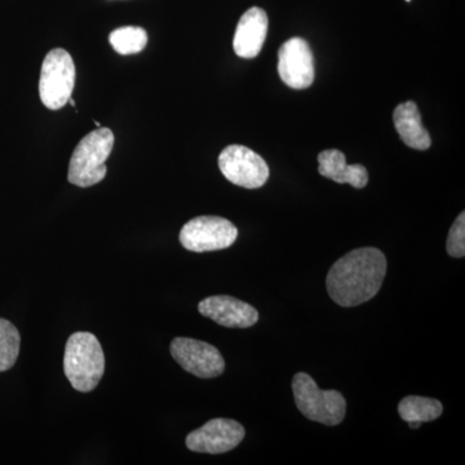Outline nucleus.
I'll list each match as a JSON object with an SVG mask.
<instances>
[{"instance_id":"obj_1","label":"nucleus","mask_w":465,"mask_h":465,"mask_svg":"<svg viewBox=\"0 0 465 465\" xmlns=\"http://www.w3.org/2000/svg\"><path fill=\"white\" fill-rule=\"evenodd\" d=\"M385 274L387 259L381 250L374 247L353 250L330 269L327 292L341 307H357L378 295Z\"/></svg>"},{"instance_id":"obj_2","label":"nucleus","mask_w":465,"mask_h":465,"mask_svg":"<svg viewBox=\"0 0 465 465\" xmlns=\"http://www.w3.org/2000/svg\"><path fill=\"white\" fill-rule=\"evenodd\" d=\"M64 372L75 391H94L105 372V356L99 339L91 332H75L66 342Z\"/></svg>"},{"instance_id":"obj_3","label":"nucleus","mask_w":465,"mask_h":465,"mask_svg":"<svg viewBox=\"0 0 465 465\" xmlns=\"http://www.w3.org/2000/svg\"><path fill=\"white\" fill-rule=\"evenodd\" d=\"M114 146V134L97 128L81 140L70 159L67 180L79 188H90L105 179L106 161Z\"/></svg>"},{"instance_id":"obj_4","label":"nucleus","mask_w":465,"mask_h":465,"mask_svg":"<svg viewBox=\"0 0 465 465\" xmlns=\"http://www.w3.org/2000/svg\"><path fill=\"white\" fill-rule=\"evenodd\" d=\"M293 399L302 415L309 420L329 427L341 424L347 412V401L338 391H322L305 372L292 379Z\"/></svg>"},{"instance_id":"obj_5","label":"nucleus","mask_w":465,"mask_h":465,"mask_svg":"<svg viewBox=\"0 0 465 465\" xmlns=\"http://www.w3.org/2000/svg\"><path fill=\"white\" fill-rule=\"evenodd\" d=\"M75 64L69 52L54 48L42 64L39 94L43 105L58 110L66 105L75 87Z\"/></svg>"},{"instance_id":"obj_6","label":"nucleus","mask_w":465,"mask_h":465,"mask_svg":"<svg viewBox=\"0 0 465 465\" xmlns=\"http://www.w3.org/2000/svg\"><path fill=\"white\" fill-rule=\"evenodd\" d=\"M238 237V229L219 216H200L189 220L180 232L183 249L192 252H210L231 247Z\"/></svg>"},{"instance_id":"obj_7","label":"nucleus","mask_w":465,"mask_h":465,"mask_svg":"<svg viewBox=\"0 0 465 465\" xmlns=\"http://www.w3.org/2000/svg\"><path fill=\"white\" fill-rule=\"evenodd\" d=\"M219 167L228 182L246 189H259L269 179V167L258 153L243 145H229L219 157Z\"/></svg>"},{"instance_id":"obj_8","label":"nucleus","mask_w":465,"mask_h":465,"mask_svg":"<svg viewBox=\"0 0 465 465\" xmlns=\"http://www.w3.org/2000/svg\"><path fill=\"white\" fill-rule=\"evenodd\" d=\"M173 360L185 371L201 379L217 378L224 372L225 361L219 349L206 341L176 338L171 342Z\"/></svg>"},{"instance_id":"obj_9","label":"nucleus","mask_w":465,"mask_h":465,"mask_svg":"<svg viewBox=\"0 0 465 465\" xmlns=\"http://www.w3.org/2000/svg\"><path fill=\"white\" fill-rule=\"evenodd\" d=\"M246 436L243 425L232 419H213L186 437V448L201 454H225Z\"/></svg>"},{"instance_id":"obj_10","label":"nucleus","mask_w":465,"mask_h":465,"mask_svg":"<svg viewBox=\"0 0 465 465\" xmlns=\"http://www.w3.org/2000/svg\"><path fill=\"white\" fill-rule=\"evenodd\" d=\"M278 73L284 84L305 90L314 82V56L308 42L291 38L278 51Z\"/></svg>"},{"instance_id":"obj_11","label":"nucleus","mask_w":465,"mask_h":465,"mask_svg":"<svg viewBox=\"0 0 465 465\" xmlns=\"http://www.w3.org/2000/svg\"><path fill=\"white\" fill-rule=\"evenodd\" d=\"M198 311L202 316L229 329H249L259 321V312L252 305L228 295L202 300Z\"/></svg>"},{"instance_id":"obj_12","label":"nucleus","mask_w":465,"mask_h":465,"mask_svg":"<svg viewBox=\"0 0 465 465\" xmlns=\"http://www.w3.org/2000/svg\"><path fill=\"white\" fill-rule=\"evenodd\" d=\"M268 33V16L264 9L250 8L241 17L235 29L232 48L237 56L255 58L262 51Z\"/></svg>"},{"instance_id":"obj_13","label":"nucleus","mask_w":465,"mask_h":465,"mask_svg":"<svg viewBox=\"0 0 465 465\" xmlns=\"http://www.w3.org/2000/svg\"><path fill=\"white\" fill-rule=\"evenodd\" d=\"M318 173L338 183H349L363 189L369 183V173L362 164H348L341 150H324L318 154Z\"/></svg>"},{"instance_id":"obj_14","label":"nucleus","mask_w":465,"mask_h":465,"mask_svg":"<svg viewBox=\"0 0 465 465\" xmlns=\"http://www.w3.org/2000/svg\"><path fill=\"white\" fill-rule=\"evenodd\" d=\"M394 125L402 142L409 148L427 150L432 145L430 133L421 124V115L414 101L400 104L393 113Z\"/></svg>"},{"instance_id":"obj_15","label":"nucleus","mask_w":465,"mask_h":465,"mask_svg":"<svg viewBox=\"0 0 465 465\" xmlns=\"http://www.w3.org/2000/svg\"><path fill=\"white\" fill-rule=\"evenodd\" d=\"M401 418L406 423H430L439 419L443 412L440 401L428 397L407 396L399 405Z\"/></svg>"},{"instance_id":"obj_16","label":"nucleus","mask_w":465,"mask_h":465,"mask_svg":"<svg viewBox=\"0 0 465 465\" xmlns=\"http://www.w3.org/2000/svg\"><path fill=\"white\" fill-rule=\"evenodd\" d=\"M149 36L145 29L139 26H124L110 33L109 42L113 50L122 56L140 54L145 50Z\"/></svg>"},{"instance_id":"obj_17","label":"nucleus","mask_w":465,"mask_h":465,"mask_svg":"<svg viewBox=\"0 0 465 465\" xmlns=\"http://www.w3.org/2000/svg\"><path fill=\"white\" fill-rule=\"evenodd\" d=\"M20 345L21 336L16 327L0 318V372L15 366L20 354Z\"/></svg>"},{"instance_id":"obj_18","label":"nucleus","mask_w":465,"mask_h":465,"mask_svg":"<svg viewBox=\"0 0 465 465\" xmlns=\"http://www.w3.org/2000/svg\"><path fill=\"white\" fill-rule=\"evenodd\" d=\"M446 250L451 258H464L465 256V213H461L450 228Z\"/></svg>"},{"instance_id":"obj_19","label":"nucleus","mask_w":465,"mask_h":465,"mask_svg":"<svg viewBox=\"0 0 465 465\" xmlns=\"http://www.w3.org/2000/svg\"><path fill=\"white\" fill-rule=\"evenodd\" d=\"M420 425L421 423H409V427L411 428V430H419Z\"/></svg>"},{"instance_id":"obj_20","label":"nucleus","mask_w":465,"mask_h":465,"mask_svg":"<svg viewBox=\"0 0 465 465\" xmlns=\"http://www.w3.org/2000/svg\"><path fill=\"white\" fill-rule=\"evenodd\" d=\"M67 103H69L70 105L74 106V108H75V101L73 100L72 97H70V99H69V101H67Z\"/></svg>"},{"instance_id":"obj_21","label":"nucleus","mask_w":465,"mask_h":465,"mask_svg":"<svg viewBox=\"0 0 465 465\" xmlns=\"http://www.w3.org/2000/svg\"><path fill=\"white\" fill-rule=\"evenodd\" d=\"M407 2H410V0H407Z\"/></svg>"}]
</instances>
